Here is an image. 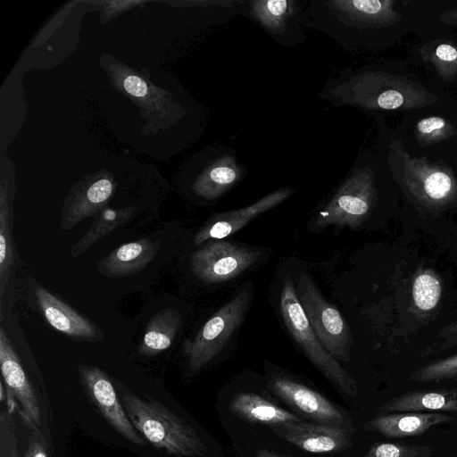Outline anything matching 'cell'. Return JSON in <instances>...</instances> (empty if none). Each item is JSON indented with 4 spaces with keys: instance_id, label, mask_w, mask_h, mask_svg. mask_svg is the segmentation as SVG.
I'll list each match as a JSON object with an SVG mask.
<instances>
[{
    "instance_id": "1",
    "label": "cell",
    "mask_w": 457,
    "mask_h": 457,
    "mask_svg": "<svg viewBox=\"0 0 457 457\" xmlns=\"http://www.w3.org/2000/svg\"><path fill=\"white\" fill-rule=\"evenodd\" d=\"M443 92L403 60H377L348 67L330 78L318 97L335 107H353L373 120L404 114L445 101Z\"/></svg>"
},
{
    "instance_id": "2",
    "label": "cell",
    "mask_w": 457,
    "mask_h": 457,
    "mask_svg": "<svg viewBox=\"0 0 457 457\" xmlns=\"http://www.w3.org/2000/svg\"><path fill=\"white\" fill-rule=\"evenodd\" d=\"M306 13L311 29L352 53H378L415 31L410 0H312Z\"/></svg>"
},
{
    "instance_id": "3",
    "label": "cell",
    "mask_w": 457,
    "mask_h": 457,
    "mask_svg": "<svg viewBox=\"0 0 457 457\" xmlns=\"http://www.w3.org/2000/svg\"><path fill=\"white\" fill-rule=\"evenodd\" d=\"M374 121L394 179L406 201L431 215L457 211V161L411 156L385 119Z\"/></svg>"
},
{
    "instance_id": "4",
    "label": "cell",
    "mask_w": 457,
    "mask_h": 457,
    "mask_svg": "<svg viewBox=\"0 0 457 457\" xmlns=\"http://www.w3.org/2000/svg\"><path fill=\"white\" fill-rule=\"evenodd\" d=\"M395 187L386 149L377 137L373 148L361 151L356 157L313 224L319 228L338 226L355 229L377 207L383 191Z\"/></svg>"
},
{
    "instance_id": "5",
    "label": "cell",
    "mask_w": 457,
    "mask_h": 457,
    "mask_svg": "<svg viewBox=\"0 0 457 457\" xmlns=\"http://www.w3.org/2000/svg\"><path fill=\"white\" fill-rule=\"evenodd\" d=\"M393 129L411 156L457 161V96L403 114Z\"/></svg>"
},
{
    "instance_id": "6",
    "label": "cell",
    "mask_w": 457,
    "mask_h": 457,
    "mask_svg": "<svg viewBox=\"0 0 457 457\" xmlns=\"http://www.w3.org/2000/svg\"><path fill=\"white\" fill-rule=\"evenodd\" d=\"M122 402L132 425L154 447L181 457L206 454L207 447L194 428L158 401L127 392Z\"/></svg>"
},
{
    "instance_id": "7",
    "label": "cell",
    "mask_w": 457,
    "mask_h": 457,
    "mask_svg": "<svg viewBox=\"0 0 457 457\" xmlns=\"http://www.w3.org/2000/svg\"><path fill=\"white\" fill-rule=\"evenodd\" d=\"M279 308L285 325L308 360L342 394L356 397L355 380L334 356L322 345L313 332L297 297L290 277L284 278Z\"/></svg>"
},
{
    "instance_id": "8",
    "label": "cell",
    "mask_w": 457,
    "mask_h": 457,
    "mask_svg": "<svg viewBox=\"0 0 457 457\" xmlns=\"http://www.w3.org/2000/svg\"><path fill=\"white\" fill-rule=\"evenodd\" d=\"M408 45V63L436 88L457 95V32L424 31Z\"/></svg>"
},
{
    "instance_id": "9",
    "label": "cell",
    "mask_w": 457,
    "mask_h": 457,
    "mask_svg": "<svg viewBox=\"0 0 457 457\" xmlns=\"http://www.w3.org/2000/svg\"><path fill=\"white\" fill-rule=\"evenodd\" d=\"M247 287L223 304L199 329L193 339L183 344V353L192 370L212 361L242 324L251 302Z\"/></svg>"
},
{
    "instance_id": "10",
    "label": "cell",
    "mask_w": 457,
    "mask_h": 457,
    "mask_svg": "<svg viewBox=\"0 0 457 457\" xmlns=\"http://www.w3.org/2000/svg\"><path fill=\"white\" fill-rule=\"evenodd\" d=\"M295 292L322 345L337 361H348L352 341L348 326L340 312L323 297L307 273L298 276Z\"/></svg>"
},
{
    "instance_id": "11",
    "label": "cell",
    "mask_w": 457,
    "mask_h": 457,
    "mask_svg": "<svg viewBox=\"0 0 457 457\" xmlns=\"http://www.w3.org/2000/svg\"><path fill=\"white\" fill-rule=\"evenodd\" d=\"M306 6L300 0H245L244 15L276 43L294 46L304 42L311 29Z\"/></svg>"
},
{
    "instance_id": "12",
    "label": "cell",
    "mask_w": 457,
    "mask_h": 457,
    "mask_svg": "<svg viewBox=\"0 0 457 457\" xmlns=\"http://www.w3.org/2000/svg\"><path fill=\"white\" fill-rule=\"evenodd\" d=\"M261 253L225 240H212L192 253L193 274L205 283H220L237 277L255 264Z\"/></svg>"
},
{
    "instance_id": "13",
    "label": "cell",
    "mask_w": 457,
    "mask_h": 457,
    "mask_svg": "<svg viewBox=\"0 0 457 457\" xmlns=\"http://www.w3.org/2000/svg\"><path fill=\"white\" fill-rule=\"evenodd\" d=\"M198 163L199 170L191 191L207 201L221 197L246 174V169L238 162L235 151L224 146L205 150L199 156Z\"/></svg>"
},
{
    "instance_id": "14",
    "label": "cell",
    "mask_w": 457,
    "mask_h": 457,
    "mask_svg": "<svg viewBox=\"0 0 457 457\" xmlns=\"http://www.w3.org/2000/svg\"><path fill=\"white\" fill-rule=\"evenodd\" d=\"M268 387L299 414L314 422L355 429L347 412L305 385L285 377H273Z\"/></svg>"
},
{
    "instance_id": "15",
    "label": "cell",
    "mask_w": 457,
    "mask_h": 457,
    "mask_svg": "<svg viewBox=\"0 0 457 457\" xmlns=\"http://www.w3.org/2000/svg\"><path fill=\"white\" fill-rule=\"evenodd\" d=\"M79 373L87 397L107 422L128 441L145 445V440L129 419L108 375L97 367L82 364L79 366Z\"/></svg>"
},
{
    "instance_id": "16",
    "label": "cell",
    "mask_w": 457,
    "mask_h": 457,
    "mask_svg": "<svg viewBox=\"0 0 457 457\" xmlns=\"http://www.w3.org/2000/svg\"><path fill=\"white\" fill-rule=\"evenodd\" d=\"M279 437L303 451L313 453L345 450L353 444L355 429L314 421H292L271 427Z\"/></svg>"
},
{
    "instance_id": "17",
    "label": "cell",
    "mask_w": 457,
    "mask_h": 457,
    "mask_svg": "<svg viewBox=\"0 0 457 457\" xmlns=\"http://www.w3.org/2000/svg\"><path fill=\"white\" fill-rule=\"evenodd\" d=\"M295 193L292 187L278 188L248 206L211 216L194 237L198 245L207 240H221L238 231L259 215L282 204Z\"/></svg>"
},
{
    "instance_id": "18",
    "label": "cell",
    "mask_w": 457,
    "mask_h": 457,
    "mask_svg": "<svg viewBox=\"0 0 457 457\" xmlns=\"http://www.w3.org/2000/svg\"><path fill=\"white\" fill-rule=\"evenodd\" d=\"M0 366L10 396L15 398L29 427L41 425V409L36 392L7 334L0 328Z\"/></svg>"
},
{
    "instance_id": "19",
    "label": "cell",
    "mask_w": 457,
    "mask_h": 457,
    "mask_svg": "<svg viewBox=\"0 0 457 457\" xmlns=\"http://www.w3.org/2000/svg\"><path fill=\"white\" fill-rule=\"evenodd\" d=\"M35 295L39 309L54 328L74 338L90 341L100 338L101 331L95 324L46 288L37 287Z\"/></svg>"
},
{
    "instance_id": "20",
    "label": "cell",
    "mask_w": 457,
    "mask_h": 457,
    "mask_svg": "<svg viewBox=\"0 0 457 457\" xmlns=\"http://www.w3.org/2000/svg\"><path fill=\"white\" fill-rule=\"evenodd\" d=\"M453 420L443 412H395L378 414L367 420L364 428L386 437L402 438L423 435L434 426Z\"/></svg>"
},
{
    "instance_id": "21",
    "label": "cell",
    "mask_w": 457,
    "mask_h": 457,
    "mask_svg": "<svg viewBox=\"0 0 457 457\" xmlns=\"http://www.w3.org/2000/svg\"><path fill=\"white\" fill-rule=\"evenodd\" d=\"M424 411L457 412V389L409 391L393 397L378 408V414Z\"/></svg>"
},
{
    "instance_id": "22",
    "label": "cell",
    "mask_w": 457,
    "mask_h": 457,
    "mask_svg": "<svg viewBox=\"0 0 457 457\" xmlns=\"http://www.w3.org/2000/svg\"><path fill=\"white\" fill-rule=\"evenodd\" d=\"M159 247V242L148 238L123 244L99 262V271L109 277L138 272L152 262Z\"/></svg>"
},
{
    "instance_id": "23",
    "label": "cell",
    "mask_w": 457,
    "mask_h": 457,
    "mask_svg": "<svg viewBox=\"0 0 457 457\" xmlns=\"http://www.w3.org/2000/svg\"><path fill=\"white\" fill-rule=\"evenodd\" d=\"M230 411L252 423L279 426L303 419L253 393H238L229 403Z\"/></svg>"
},
{
    "instance_id": "24",
    "label": "cell",
    "mask_w": 457,
    "mask_h": 457,
    "mask_svg": "<svg viewBox=\"0 0 457 457\" xmlns=\"http://www.w3.org/2000/svg\"><path fill=\"white\" fill-rule=\"evenodd\" d=\"M113 192V183L110 179L102 178L76 195L63 209L61 227L70 229L82 220L102 209Z\"/></svg>"
},
{
    "instance_id": "25",
    "label": "cell",
    "mask_w": 457,
    "mask_h": 457,
    "mask_svg": "<svg viewBox=\"0 0 457 457\" xmlns=\"http://www.w3.org/2000/svg\"><path fill=\"white\" fill-rule=\"evenodd\" d=\"M415 19L414 34L445 30L457 32V0H410Z\"/></svg>"
},
{
    "instance_id": "26",
    "label": "cell",
    "mask_w": 457,
    "mask_h": 457,
    "mask_svg": "<svg viewBox=\"0 0 457 457\" xmlns=\"http://www.w3.org/2000/svg\"><path fill=\"white\" fill-rule=\"evenodd\" d=\"M182 325V316L175 309L167 308L155 314L147 324L138 347L143 356H154L168 349Z\"/></svg>"
},
{
    "instance_id": "27",
    "label": "cell",
    "mask_w": 457,
    "mask_h": 457,
    "mask_svg": "<svg viewBox=\"0 0 457 457\" xmlns=\"http://www.w3.org/2000/svg\"><path fill=\"white\" fill-rule=\"evenodd\" d=\"M135 211L134 207L123 209L104 208L96 217L89 229L72 246L71 257L83 253L89 246L103 237L129 220Z\"/></svg>"
},
{
    "instance_id": "28",
    "label": "cell",
    "mask_w": 457,
    "mask_h": 457,
    "mask_svg": "<svg viewBox=\"0 0 457 457\" xmlns=\"http://www.w3.org/2000/svg\"><path fill=\"white\" fill-rule=\"evenodd\" d=\"M8 190L4 182L0 196V296L8 285L11 269L14 262V247L12 238Z\"/></svg>"
},
{
    "instance_id": "29",
    "label": "cell",
    "mask_w": 457,
    "mask_h": 457,
    "mask_svg": "<svg viewBox=\"0 0 457 457\" xmlns=\"http://www.w3.org/2000/svg\"><path fill=\"white\" fill-rule=\"evenodd\" d=\"M442 292L441 279L432 270H419L413 278L411 287L415 310L421 313L434 311L441 300Z\"/></svg>"
},
{
    "instance_id": "30",
    "label": "cell",
    "mask_w": 457,
    "mask_h": 457,
    "mask_svg": "<svg viewBox=\"0 0 457 457\" xmlns=\"http://www.w3.org/2000/svg\"><path fill=\"white\" fill-rule=\"evenodd\" d=\"M457 378V354L431 361L414 370L409 379L416 382H440Z\"/></svg>"
},
{
    "instance_id": "31",
    "label": "cell",
    "mask_w": 457,
    "mask_h": 457,
    "mask_svg": "<svg viewBox=\"0 0 457 457\" xmlns=\"http://www.w3.org/2000/svg\"><path fill=\"white\" fill-rule=\"evenodd\" d=\"M433 450L430 445L379 443L362 457H429Z\"/></svg>"
},
{
    "instance_id": "32",
    "label": "cell",
    "mask_w": 457,
    "mask_h": 457,
    "mask_svg": "<svg viewBox=\"0 0 457 457\" xmlns=\"http://www.w3.org/2000/svg\"><path fill=\"white\" fill-rule=\"evenodd\" d=\"M0 457H19L15 423L9 411L0 415Z\"/></svg>"
},
{
    "instance_id": "33",
    "label": "cell",
    "mask_w": 457,
    "mask_h": 457,
    "mask_svg": "<svg viewBox=\"0 0 457 457\" xmlns=\"http://www.w3.org/2000/svg\"><path fill=\"white\" fill-rule=\"evenodd\" d=\"M438 343L431 346L426 354L445 351L457 346V321L445 328L438 335Z\"/></svg>"
},
{
    "instance_id": "34",
    "label": "cell",
    "mask_w": 457,
    "mask_h": 457,
    "mask_svg": "<svg viewBox=\"0 0 457 457\" xmlns=\"http://www.w3.org/2000/svg\"><path fill=\"white\" fill-rule=\"evenodd\" d=\"M32 434L24 457H48L45 440L37 428L30 427Z\"/></svg>"
},
{
    "instance_id": "35",
    "label": "cell",
    "mask_w": 457,
    "mask_h": 457,
    "mask_svg": "<svg viewBox=\"0 0 457 457\" xmlns=\"http://www.w3.org/2000/svg\"><path fill=\"white\" fill-rule=\"evenodd\" d=\"M256 457H284L267 449H260L256 452Z\"/></svg>"
}]
</instances>
